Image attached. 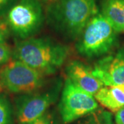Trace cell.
Instances as JSON below:
<instances>
[{
    "instance_id": "2",
    "label": "cell",
    "mask_w": 124,
    "mask_h": 124,
    "mask_svg": "<svg viewBox=\"0 0 124 124\" xmlns=\"http://www.w3.org/2000/svg\"><path fill=\"white\" fill-rule=\"evenodd\" d=\"M68 54L66 46L50 38L32 37L18 41L13 57L46 76L55 73L64 63Z\"/></svg>"
},
{
    "instance_id": "3",
    "label": "cell",
    "mask_w": 124,
    "mask_h": 124,
    "mask_svg": "<svg viewBox=\"0 0 124 124\" xmlns=\"http://www.w3.org/2000/svg\"><path fill=\"white\" fill-rule=\"evenodd\" d=\"M116 32L101 13L94 15L88 23L76 44L82 57H99L108 53L117 44Z\"/></svg>"
},
{
    "instance_id": "5",
    "label": "cell",
    "mask_w": 124,
    "mask_h": 124,
    "mask_svg": "<svg viewBox=\"0 0 124 124\" xmlns=\"http://www.w3.org/2000/svg\"><path fill=\"white\" fill-rule=\"evenodd\" d=\"M45 84L44 75L17 59H10L0 68L2 92L26 94L39 90Z\"/></svg>"
},
{
    "instance_id": "18",
    "label": "cell",
    "mask_w": 124,
    "mask_h": 124,
    "mask_svg": "<svg viewBox=\"0 0 124 124\" xmlns=\"http://www.w3.org/2000/svg\"><path fill=\"white\" fill-rule=\"evenodd\" d=\"M116 124H124V106L116 112Z\"/></svg>"
},
{
    "instance_id": "17",
    "label": "cell",
    "mask_w": 124,
    "mask_h": 124,
    "mask_svg": "<svg viewBox=\"0 0 124 124\" xmlns=\"http://www.w3.org/2000/svg\"><path fill=\"white\" fill-rule=\"evenodd\" d=\"M27 124H54L53 116L49 114H44L32 122Z\"/></svg>"
},
{
    "instance_id": "16",
    "label": "cell",
    "mask_w": 124,
    "mask_h": 124,
    "mask_svg": "<svg viewBox=\"0 0 124 124\" xmlns=\"http://www.w3.org/2000/svg\"><path fill=\"white\" fill-rule=\"evenodd\" d=\"M19 0H0V17L4 16L13 5Z\"/></svg>"
},
{
    "instance_id": "10",
    "label": "cell",
    "mask_w": 124,
    "mask_h": 124,
    "mask_svg": "<svg viewBox=\"0 0 124 124\" xmlns=\"http://www.w3.org/2000/svg\"><path fill=\"white\" fill-rule=\"evenodd\" d=\"M94 97L108 110L117 112L124 106V85L103 87Z\"/></svg>"
},
{
    "instance_id": "19",
    "label": "cell",
    "mask_w": 124,
    "mask_h": 124,
    "mask_svg": "<svg viewBox=\"0 0 124 124\" xmlns=\"http://www.w3.org/2000/svg\"><path fill=\"white\" fill-rule=\"evenodd\" d=\"M41 1H45V2H47V3H50V2L53 1H54V0H41Z\"/></svg>"
},
{
    "instance_id": "1",
    "label": "cell",
    "mask_w": 124,
    "mask_h": 124,
    "mask_svg": "<svg viewBox=\"0 0 124 124\" xmlns=\"http://www.w3.org/2000/svg\"><path fill=\"white\" fill-rule=\"evenodd\" d=\"M99 13L96 0H54L46 10L48 23L66 39H79L89 21Z\"/></svg>"
},
{
    "instance_id": "4",
    "label": "cell",
    "mask_w": 124,
    "mask_h": 124,
    "mask_svg": "<svg viewBox=\"0 0 124 124\" xmlns=\"http://www.w3.org/2000/svg\"><path fill=\"white\" fill-rule=\"evenodd\" d=\"M4 16L10 32L20 40L37 34L45 20L43 8L39 0H19Z\"/></svg>"
},
{
    "instance_id": "7",
    "label": "cell",
    "mask_w": 124,
    "mask_h": 124,
    "mask_svg": "<svg viewBox=\"0 0 124 124\" xmlns=\"http://www.w3.org/2000/svg\"><path fill=\"white\" fill-rule=\"evenodd\" d=\"M59 112L64 124H69L98 108L94 97L76 86L66 78L63 87Z\"/></svg>"
},
{
    "instance_id": "12",
    "label": "cell",
    "mask_w": 124,
    "mask_h": 124,
    "mask_svg": "<svg viewBox=\"0 0 124 124\" xmlns=\"http://www.w3.org/2000/svg\"><path fill=\"white\" fill-rule=\"evenodd\" d=\"M78 124H112V115L108 111L97 108L83 116Z\"/></svg>"
},
{
    "instance_id": "13",
    "label": "cell",
    "mask_w": 124,
    "mask_h": 124,
    "mask_svg": "<svg viewBox=\"0 0 124 124\" xmlns=\"http://www.w3.org/2000/svg\"><path fill=\"white\" fill-rule=\"evenodd\" d=\"M13 124L12 108L8 98L0 93V124Z\"/></svg>"
},
{
    "instance_id": "15",
    "label": "cell",
    "mask_w": 124,
    "mask_h": 124,
    "mask_svg": "<svg viewBox=\"0 0 124 124\" xmlns=\"http://www.w3.org/2000/svg\"><path fill=\"white\" fill-rule=\"evenodd\" d=\"M10 34V31L7 23L6 22L4 19L0 18V45L6 44Z\"/></svg>"
},
{
    "instance_id": "11",
    "label": "cell",
    "mask_w": 124,
    "mask_h": 124,
    "mask_svg": "<svg viewBox=\"0 0 124 124\" xmlns=\"http://www.w3.org/2000/svg\"><path fill=\"white\" fill-rule=\"evenodd\" d=\"M101 15L116 32H124V0H103Z\"/></svg>"
},
{
    "instance_id": "8",
    "label": "cell",
    "mask_w": 124,
    "mask_h": 124,
    "mask_svg": "<svg viewBox=\"0 0 124 124\" xmlns=\"http://www.w3.org/2000/svg\"><path fill=\"white\" fill-rule=\"evenodd\" d=\"M93 73L106 86L124 85V48L98 60Z\"/></svg>"
},
{
    "instance_id": "9",
    "label": "cell",
    "mask_w": 124,
    "mask_h": 124,
    "mask_svg": "<svg viewBox=\"0 0 124 124\" xmlns=\"http://www.w3.org/2000/svg\"><path fill=\"white\" fill-rule=\"evenodd\" d=\"M67 78L80 89L94 95L103 87V84L93 75V70L78 60H73L66 68Z\"/></svg>"
},
{
    "instance_id": "14",
    "label": "cell",
    "mask_w": 124,
    "mask_h": 124,
    "mask_svg": "<svg viewBox=\"0 0 124 124\" xmlns=\"http://www.w3.org/2000/svg\"><path fill=\"white\" fill-rule=\"evenodd\" d=\"M13 57V50L7 44L0 45V66H2L10 60Z\"/></svg>"
},
{
    "instance_id": "6",
    "label": "cell",
    "mask_w": 124,
    "mask_h": 124,
    "mask_svg": "<svg viewBox=\"0 0 124 124\" xmlns=\"http://www.w3.org/2000/svg\"><path fill=\"white\" fill-rule=\"evenodd\" d=\"M62 89L61 81L44 90L22 94L15 101L16 116L19 124L32 122L44 115L49 106L57 99Z\"/></svg>"
}]
</instances>
